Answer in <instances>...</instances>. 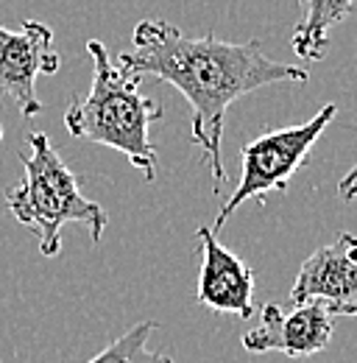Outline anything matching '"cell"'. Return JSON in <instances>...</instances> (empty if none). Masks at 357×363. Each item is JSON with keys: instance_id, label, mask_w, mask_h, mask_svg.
Masks as SVG:
<instances>
[{"instance_id": "6da1fadb", "label": "cell", "mask_w": 357, "mask_h": 363, "mask_svg": "<svg viewBox=\"0 0 357 363\" xmlns=\"http://www.w3.org/2000/svg\"><path fill=\"white\" fill-rule=\"evenodd\" d=\"M134 48L118 56L132 76H157L174 84L193 106V143L210 168L215 187L226 179L221 157L223 121L229 106L268 84H305L310 73L299 65L273 62L260 40L226 43L215 34L184 37L174 23L142 20L132 34Z\"/></svg>"}, {"instance_id": "7a4b0ae2", "label": "cell", "mask_w": 357, "mask_h": 363, "mask_svg": "<svg viewBox=\"0 0 357 363\" xmlns=\"http://www.w3.org/2000/svg\"><path fill=\"white\" fill-rule=\"evenodd\" d=\"M92 87L84 98H73L64 112L67 132L115 148L129 157L134 168L148 182L157 179V145L151 143V126L162 121V106L140 92V76L126 73L112 62L103 43L89 40Z\"/></svg>"}, {"instance_id": "3957f363", "label": "cell", "mask_w": 357, "mask_h": 363, "mask_svg": "<svg viewBox=\"0 0 357 363\" xmlns=\"http://www.w3.org/2000/svg\"><path fill=\"white\" fill-rule=\"evenodd\" d=\"M31 154H20L23 177L6 190V204L17 224L28 227L40 240V255L56 257L62 252V229L84 224L98 243L109 224L106 210L79 190L76 174L64 165L45 132L28 135Z\"/></svg>"}, {"instance_id": "277c9868", "label": "cell", "mask_w": 357, "mask_h": 363, "mask_svg": "<svg viewBox=\"0 0 357 363\" xmlns=\"http://www.w3.org/2000/svg\"><path fill=\"white\" fill-rule=\"evenodd\" d=\"M338 106L335 104H324L307 123L299 126H285V129H271L254 137L251 143H246L240 148V182L234 187V193L223 201V207L215 216L212 232L229 221V216L249 199H260L271 190L285 193L288 182L293 179V174L305 165L310 148L318 143V137L324 135V129L332 123Z\"/></svg>"}, {"instance_id": "5b68a950", "label": "cell", "mask_w": 357, "mask_h": 363, "mask_svg": "<svg viewBox=\"0 0 357 363\" xmlns=\"http://www.w3.org/2000/svg\"><path fill=\"white\" fill-rule=\"evenodd\" d=\"M335 333V313L318 302H271L260 311V324L243 335V350L251 355L285 352L288 358H310L327 350Z\"/></svg>"}, {"instance_id": "8992f818", "label": "cell", "mask_w": 357, "mask_h": 363, "mask_svg": "<svg viewBox=\"0 0 357 363\" xmlns=\"http://www.w3.org/2000/svg\"><path fill=\"white\" fill-rule=\"evenodd\" d=\"M62 59L53 50V31L40 20H26L20 28L0 26V92H6L23 118H37L42 104L37 79L53 76Z\"/></svg>"}, {"instance_id": "52a82bcc", "label": "cell", "mask_w": 357, "mask_h": 363, "mask_svg": "<svg viewBox=\"0 0 357 363\" xmlns=\"http://www.w3.org/2000/svg\"><path fill=\"white\" fill-rule=\"evenodd\" d=\"M293 302L318 299L335 316L357 318V235L341 232L302 263L290 288Z\"/></svg>"}, {"instance_id": "ba28073f", "label": "cell", "mask_w": 357, "mask_h": 363, "mask_svg": "<svg viewBox=\"0 0 357 363\" xmlns=\"http://www.w3.org/2000/svg\"><path fill=\"white\" fill-rule=\"evenodd\" d=\"M201 272H198V305L215 313H234L251 318L254 313V269L229 252L215 232L201 227Z\"/></svg>"}, {"instance_id": "9c48e42d", "label": "cell", "mask_w": 357, "mask_h": 363, "mask_svg": "<svg viewBox=\"0 0 357 363\" xmlns=\"http://www.w3.org/2000/svg\"><path fill=\"white\" fill-rule=\"evenodd\" d=\"M302 23L293 28L290 48L299 59L318 62L329 50V31L346 20L355 0H299Z\"/></svg>"}, {"instance_id": "30bf717a", "label": "cell", "mask_w": 357, "mask_h": 363, "mask_svg": "<svg viewBox=\"0 0 357 363\" xmlns=\"http://www.w3.org/2000/svg\"><path fill=\"white\" fill-rule=\"evenodd\" d=\"M157 321H140L132 330H126L120 338H115L106 350H101L89 363H174L168 352L148 350V338L157 330Z\"/></svg>"}, {"instance_id": "8fae6325", "label": "cell", "mask_w": 357, "mask_h": 363, "mask_svg": "<svg viewBox=\"0 0 357 363\" xmlns=\"http://www.w3.org/2000/svg\"><path fill=\"white\" fill-rule=\"evenodd\" d=\"M338 196H341L344 201H352L357 196V162L349 168V174L338 182Z\"/></svg>"}, {"instance_id": "7c38bea8", "label": "cell", "mask_w": 357, "mask_h": 363, "mask_svg": "<svg viewBox=\"0 0 357 363\" xmlns=\"http://www.w3.org/2000/svg\"><path fill=\"white\" fill-rule=\"evenodd\" d=\"M0 140H3V126H0Z\"/></svg>"}, {"instance_id": "4fadbf2b", "label": "cell", "mask_w": 357, "mask_h": 363, "mask_svg": "<svg viewBox=\"0 0 357 363\" xmlns=\"http://www.w3.org/2000/svg\"><path fill=\"white\" fill-rule=\"evenodd\" d=\"M355 11H357V0H355Z\"/></svg>"}]
</instances>
